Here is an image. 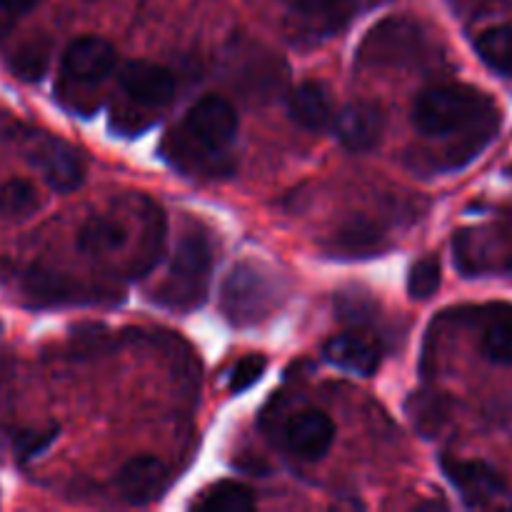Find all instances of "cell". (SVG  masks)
<instances>
[{
  "label": "cell",
  "instance_id": "cell-1",
  "mask_svg": "<svg viewBox=\"0 0 512 512\" xmlns=\"http://www.w3.org/2000/svg\"><path fill=\"white\" fill-rule=\"evenodd\" d=\"M413 125L428 138L458 135L448 148V168H463L498 133L500 115L493 100L470 85H435L423 90L413 105Z\"/></svg>",
  "mask_w": 512,
  "mask_h": 512
},
{
  "label": "cell",
  "instance_id": "cell-2",
  "mask_svg": "<svg viewBox=\"0 0 512 512\" xmlns=\"http://www.w3.org/2000/svg\"><path fill=\"white\" fill-rule=\"evenodd\" d=\"M238 113L218 95L198 100L183 125L170 130L163 155L180 170H220V158L238 138Z\"/></svg>",
  "mask_w": 512,
  "mask_h": 512
},
{
  "label": "cell",
  "instance_id": "cell-3",
  "mask_svg": "<svg viewBox=\"0 0 512 512\" xmlns=\"http://www.w3.org/2000/svg\"><path fill=\"white\" fill-rule=\"evenodd\" d=\"M280 298L283 290L273 270L258 263H240L225 280L220 305L235 328H253L280 308Z\"/></svg>",
  "mask_w": 512,
  "mask_h": 512
},
{
  "label": "cell",
  "instance_id": "cell-4",
  "mask_svg": "<svg viewBox=\"0 0 512 512\" xmlns=\"http://www.w3.org/2000/svg\"><path fill=\"white\" fill-rule=\"evenodd\" d=\"M213 268V248L203 233H188L178 243L168 278L158 290V303L173 310H193L203 305Z\"/></svg>",
  "mask_w": 512,
  "mask_h": 512
},
{
  "label": "cell",
  "instance_id": "cell-5",
  "mask_svg": "<svg viewBox=\"0 0 512 512\" xmlns=\"http://www.w3.org/2000/svg\"><path fill=\"white\" fill-rule=\"evenodd\" d=\"M423 43V33L413 20L405 18H388L380 25H375L363 40L358 50L360 65H403L408 60H415Z\"/></svg>",
  "mask_w": 512,
  "mask_h": 512
},
{
  "label": "cell",
  "instance_id": "cell-6",
  "mask_svg": "<svg viewBox=\"0 0 512 512\" xmlns=\"http://www.w3.org/2000/svg\"><path fill=\"white\" fill-rule=\"evenodd\" d=\"M28 158L43 173L55 193H73L85 180V163L78 150L53 135H38L28 145Z\"/></svg>",
  "mask_w": 512,
  "mask_h": 512
},
{
  "label": "cell",
  "instance_id": "cell-7",
  "mask_svg": "<svg viewBox=\"0 0 512 512\" xmlns=\"http://www.w3.org/2000/svg\"><path fill=\"white\" fill-rule=\"evenodd\" d=\"M333 130L343 148L353 150V153H370L383 140L385 115L370 100H355V103L340 108Z\"/></svg>",
  "mask_w": 512,
  "mask_h": 512
},
{
  "label": "cell",
  "instance_id": "cell-8",
  "mask_svg": "<svg viewBox=\"0 0 512 512\" xmlns=\"http://www.w3.org/2000/svg\"><path fill=\"white\" fill-rule=\"evenodd\" d=\"M118 65V53L113 45L95 35L73 40L63 53V73L83 85H98L108 78Z\"/></svg>",
  "mask_w": 512,
  "mask_h": 512
},
{
  "label": "cell",
  "instance_id": "cell-9",
  "mask_svg": "<svg viewBox=\"0 0 512 512\" xmlns=\"http://www.w3.org/2000/svg\"><path fill=\"white\" fill-rule=\"evenodd\" d=\"M120 88L143 108H165L175 98V78L150 60H130L120 68Z\"/></svg>",
  "mask_w": 512,
  "mask_h": 512
},
{
  "label": "cell",
  "instance_id": "cell-10",
  "mask_svg": "<svg viewBox=\"0 0 512 512\" xmlns=\"http://www.w3.org/2000/svg\"><path fill=\"white\" fill-rule=\"evenodd\" d=\"M285 443L300 460H323L335 443V423L323 410H303L285 428Z\"/></svg>",
  "mask_w": 512,
  "mask_h": 512
},
{
  "label": "cell",
  "instance_id": "cell-11",
  "mask_svg": "<svg viewBox=\"0 0 512 512\" xmlns=\"http://www.w3.org/2000/svg\"><path fill=\"white\" fill-rule=\"evenodd\" d=\"M358 0H290V18L295 28L313 38L340 33L353 20Z\"/></svg>",
  "mask_w": 512,
  "mask_h": 512
},
{
  "label": "cell",
  "instance_id": "cell-12",
  "mask_svg": "<svg viewBox=\"0 0 512 512\" xmlns=\"http://www.w3.org/2000/svg\"><path fill=\"white\" fill-rule=\"evenodd\" d=\"M168 468L158 458H133L120 468L118 493L128 505H150L168 488Z\"/></svg>",
  "mask_w": 512,
  "mask_h": 512
},
{
  "label": "cell",
  "instance_id": "cell-13",
  "mask_svg": "<svg viewBox=\"0 0 512 512\" xmlns=\"http://www.w3.org/2000/svg\"><path fill=\"white\" fill-rule=\"evenodd\" d=\"M445 478L453 483V488L463 495V500L473 508L490 503L503 493V480L490 465L475 463V460H440Z\"/></svg>",
  "mask_w": 512,
  "mask_h": 512
},
{
  "label": "cell",
  "instance_id": "cell-14",
  "mask_svg": "<svg viewBox=\"0 0 512 512\" xmlns=\"http://www.w3.org/2000/svg\"><path fill=\"white\" fill-rule=\"evenodd\" d=\"M325 360L340 370H348L353 375H373L380 368V350L378 345L370 343L368 338L358 333L335 335L323 348Z\"/></svg>",
  "mask_w": 512,
  "mask_h": 512
},
{
  "label": "cell",
  "instance_id": "cell-15",
  "mask_svg": "<svg viewBox=\"0 0 512 512\" xmlns=\"http://www.w3.org/2000/svg\"><path fill=\"white\" fill-rule=\"evenodd\" d=\"M290 118L305 130H323L333 118L330 90L320 80H305L290 95Z\"/></svg>",
  "mask_w": 512,
  "mask_h": 512
},
{
  "label": "cell",
  "instance_id": "cell-16",
  "mask_svg": "<svg viewBox=\"0 0 512 512\" xmlns=\"http://www.w3.org/2000/svg\"><path fill=\"white\" fill-rule=\"evenodd\" d=\"M128 245V228L113 215H95L78 230V250L90 258L118 255Z\"/></svg>",
  "mask_w": 512,
  "mask_h": 512
},
{
  "label": "cell",
  "instance_id": "cell-17",
  "mask_svg": "<svg viewBox=\"0 0 512 512\" xmlns=\"http://www.w3.org/2000/svg\"><path fill=\"white\" fill-rule=\"evenodd\" d=\"M405 413H408L410 423L423 438H435L443 430V425L448 423L450 403L448 398L430 393V390H415L408 403H405Z\"/></svg>",
  "mask_w": 512,
  "mask_h": 512
},
{
  "label": "cell",
  "instance_id": "cell-18",
  "mask_svg": "<svg viewBox=\"0 0 512 512\" xmlns=\"http://www.w3.org/2000/svg\"><path fill=\"white\" fill-rule=\"evenodd\" d=\"M475 53L495 73L512 75V25H495L475 40Z\"/></svg>",
  "mask_w": 512,
  "mask_h": 512
},
{
  "label": "cell",
  "instance_id": "cell-19",
  "mask_svg": "<svg viewBox=\"0 0 512 512\" xmlns=\"http://www.w3.org/2000/svg\"><path fill=\"white\" fill-rule=\"evenodd\" d=\"M195 508L205 512H245L255 508V498L245 485L223 480V483L205 490L198 503H195Z\"/></svg>",
  "mask_w": 512,
  "mask_h": 512
},
{
  "label": "cell",
  "instance_id": "cell-20",
  "mask_svg": "<svg viewBox=\"0 0 512 512\" xmlns=\"http://www.w3.org/2000/svg\"><path fill=\"white\" fill-rule=\"evenodd\" d=\"M40 208V195L30 180L13 178L0 185V215L8 220H25Z\"/></svg>",
  "mask_w": 512,
  "mask_h": 512
},
{
  "label": "cell",
  "instance_id": "cell-21",
  "mask_svg": "<svg viewBox=\"0 0 512 512\" xmlns=\"http://www.w3.org/2000/svg\"><path fill=\"white\" fill-rule=\"evenodd\" d=\"M440 280H443V273H440V260L435 255H428V258L418 260V263L410 268L408 275V293L413 300H428L438 293Z\"/></svg>",
  "mask_w": 512,
  "mask_h": 512
},
{
  "label": "cell",
  "instance_id": "cell-22",
  "mask_svg": "<svg viewBox=\"0 0 512 512\" xmlns=\"http://www.w3.org/2000/svg\"><path fill=\"white\" fill-rule=\"evenodd\" d=\"M483 353L493 363L512 365V315H503L485 328Z\"/></svg>",
  "mask_w": 512,
  "mask_h": 512
},
{
  "label": "cell",
  "instance_id": "cell-23",
  "mask_svg": "<svg viewBox=\"0 0 512 512\" xmlns=\"http://www.w3.org/2000/svg\"><path fill=\"white\" fill-rule=\"evenodd\" d=\"M335 245L350 255L375 253V250H380V233L368 223H353L340 230Z\"/></svg>",
  "mask_w": 512,
  "mask_h": 512
},
{
  "label": "cell",
  "instance_id": "cell-24",
  "mask_svg": "<svg viewBox=\"0 0 512 512\" xmlns=\"http://www.w3.org/2000/svg\"><path fill=\"white\" fill-rule=\"evenodd\" d=\"M265 368H268V360L260 358V355H248V358L240 360L233 370V378H230V393H245L248 388H253L263 378Z\"/></svg>",
  "mask_w": 512,
  "mask_h": 512
},
{
  "label": "cell",
  "instance_id": "cell-25",
  "mask_svg": "<svg viewBox=\"0 0 512 512\" xmlns=\"http://www.w3.org/2000/svg\"><path fill=\"white\" fill-rule=\"evenodd\" d=\"M55 438H58V428L28 430V433H23L18 440L20 460H30L35 458V455H40L45 448H50V443H53Z\"/></svg>",
  "mask_w": 512,
  "mask_h": 512
},
{
  "label": "cell",
  "instance_id": "cell-26",
  "mask_svg": "<svg viewBox=\"0 0 512 512\" xmlns=\"http://www.w3.org/2000/svg\"><path fill=\"white\" fill-rule=\"evenodd\" d=\"M45 58H48V53L40 48H30V50H20L18 53V60H15V70H18V75H23V78H40L43 75V68H45Z\"/></svg>",
  "mask_w": 512,
  "mask_h": 512
},
{
  "label": "cell",
  "instance_id": "cell-27",
  "mask_svg": "<svg viewBox=\"0 0 512 512\" xmlns=\"http://www.w3.org/2000/svg\"><path fill=\"white\" fill-rule=\"evenodd\" d=\"M33 3L35 0H0V5H3L5 10H10V13H23V10H28Z\"/></svg>",
  "mask_w": 512,
  "mask_h": 512
},
{
  "label": "cell",
  "instance_id": "cell-28",
  "mask_svg": "<svg viewBox=\"0 0 512 512\" xmlns=\"http://www.w3.org/2000/svg\"><path fill=\"white\" fill-rule=\"evenodd\" d=\"M508 270H510V275H512V253H510V258H508Z\"/></svg>",
  "mask_w": 512,
  "mask_h": 512
}]
</instances>
